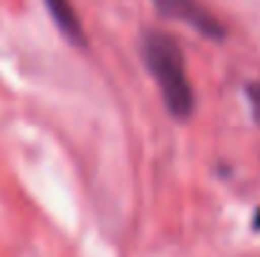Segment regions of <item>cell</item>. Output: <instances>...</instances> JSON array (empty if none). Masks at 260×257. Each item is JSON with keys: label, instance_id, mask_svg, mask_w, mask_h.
Wrapping results in <instances>:
<instances>
[{"label": "cell", "instance_id": "1", "mask_svg": "<svg viewBox=\"0 0 260 257\" xmlns=\"http://www.w3.org/2000/svg\"><path fill=\"white\" fill-rule=\"evenodd\" d=\"M142 58L162 91L170 116L184 121L194 111V91L184 71V56L170 33L149 30L142 41Z\"/></svg>", "mask_w": 260, "mask_h": 257}, {"label": "cell", "instance_id": "2", "mask_svg": "<svg viewBox=\"0 0 260 257\" xmlns=\"http://www.w3.org/2000/svg\"><path fill=\"white\" fill-rule=\"evenodd\" d=\"M157 10L170 15L174 20L187 23L189 28H194L197 33H202L205 38L212 41H222L225 38V28L217 23V18L212 13H207L197 0H154Z\"/></svg>", "mask_w": 260, "mask_h": 257}, {"label": "cell", "instance_id": "3", "mask_svg": "<svg viewBox=\"0 0 260 257\" xmlns=\"http://www.w3.org/2000/svg\"><path fill=\"white\" fill-rule=\"evenodd\" d=\"M51 20L56 23V28L66 35V41L76 43V46H84L86 43V33H84V25L79 20V13L76 8L71 5V0H43Z\"/></svg>", "mask_w": 260, "mask_h": 257}, {"label": "cell", "instance_id": "4", "mask_svg": "<svg viewBox=\"0 0 260 257\" xmlns=\"http://www.w3.org/2000/svg\"><path fill=\"white\" fill-rule=\"evenodd\" d=\"M245 96H248V103H250L253 119L258 121V126H260V81L245 86Z\"/></svg>", "mask_w": 260, "mask_h": 257}]
</instances>
